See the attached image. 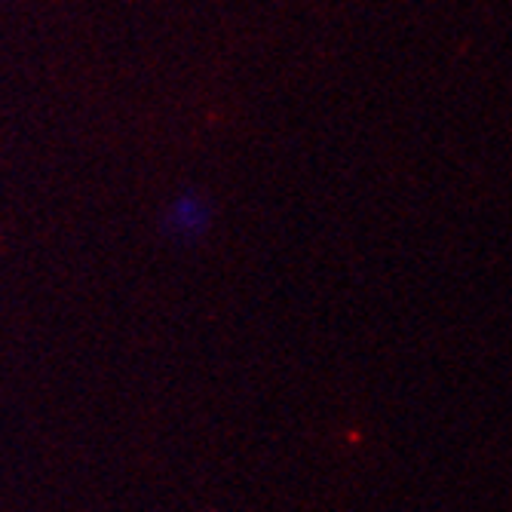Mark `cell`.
Instances as JSON below:
<instances>
[{
	"label": "cell",
	"instance_id": "obj_1",
	"mask_svg": "<svg viewBox=\"0 0 512 512\" xmlns=\"http://www.w3.org/2000/svg\"><path fill=\"white\" fill-rule=\"evenodd\" d=\"M212 224V209L203 197L197 194H181L175 197L169 206H166V215H163V227L175 240H188L194 243L197 237H203Z\"/></svg>",
	"mask_w": 512,
	"mask_h": 512
}]
</instances>
